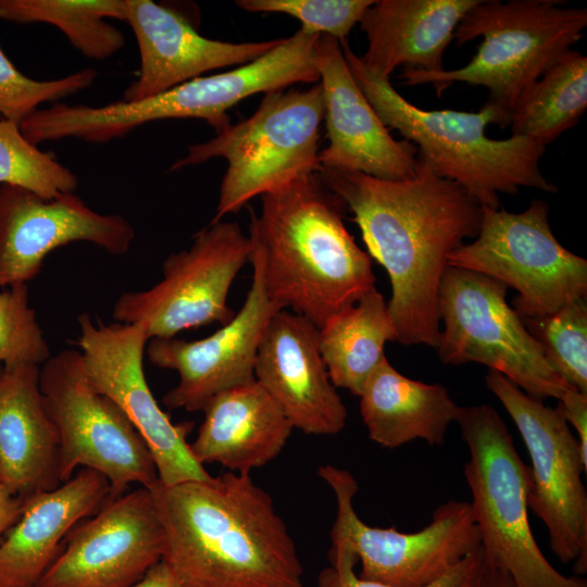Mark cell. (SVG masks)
Here are the masks:
<instances>
[{"label":"cell","instance_id":"6da1fadb","mask_svg":"<svg viewBox=\"0 0 587 587\" xmlns=\"http://www.w3.org/2000/svg\"><path fill=\"white\" fill-rule=\"evenodd\" d=\"M316 174L352 212L369 255L388 274L396 341L437 348L448 257L477 236L483 205L419 159L415 175L403 180L325 167Z\"/></svg>","mask_w":587,"mask_h":587},{"label":"cell","instance_id":"7a4b0ae2","mask_svg":"<svg viewBox=\"0 0 587 587\" xmlns=\"http://www.w3.org/2000/svg\"><path fill=\"white\" fill-rule=\"evenodd\" d=\"M164 533L162 560L180 587H304L296 544L250 474L149 488Z\"/></svg>","mask_w":587,"mask_h":587},{"label":"cell","instance_id":"3957f363","mask_svg":"<svg viewBox=\"0 0 587 587\" xmlns=\"http://www.w3.org/2000/svg\"><path fill=\"white\" fill-rule=\"evenodd\" d=\"M251 253L268 298L319 328L375 287L372 260L344 223L346 204L316 173L261 196Z\"/></svg>","mask_w":587,"mask_h":587},{"label":"cell","instance_id":"277c9868","mask_svg":"<svg viewBox=\"0 0 587 587\" xmlns=\"http://www.w3.org/2000/svg\"><path fill=\"white\" fill-rule=\"evenodd\" d=\"M339 42L352 76L382 122L413 143L416 158L435 174L462 186L482 205L496 209L499 193L516 195L520 187L558 191L539 166L546 147L522 136L487 137L489 124L509 126L502 111L487 102L478 112L417 108L389 79L370 70L347 39Z\"/></svg>","mask_w":587,"mask_h":587},{"label":"cell","instance_id":"5b68a950","mask_svg":"<svg viewBox=\"0 0 587 587\" xmlns=\"http://www.w3.org/2000/svg\"><path fill=\"white\" fill-rule=\"evenodd\" d=\"M558 0H479L458 24L452 39L462 46L483 37L477 52L457 70L424 72L404 67L405 85H432L440 96L454 83L488 89L487 103L510 118L524 92L575 42L587 26L585 8Z\"/></svg>","mask_w":587,"mask_h":587},{"label":"cell","instance_id":"8992f818","mask_svg":"<svg viewBox=\"0 0 587 587\" xmlns=\"http://www.w3.org/2000/svg\"><path fill=\"white\" fill-rule=\"evenodd\" d=\"M455 423L469 450L464 477L486 563L516 587H587L547 560L533 535L527 505L529 469L499 413L489 404L460 407Z\"/></svg>","mask_w":587,"mask_h":587},{"label":"cell","instance_id":"52a82bcc","mask_svg":"<svg viewBox=\"0 0 587 587\" xmlns=\"http://www.w3.org/2000/svg\"><path fill=\"white\" fill-rule=\"evenodd\" d=\"M324 115L320 83L309 89L270 91L250 117L189 146L171 171L224 158L228 165L212 222L221 221L254 197L316 173Z\"/></svg>","mask_w":587,"mask_h":587},{"label":"cell","instance_id":"ba28073f","mask_svg":"<svg viewBox=\"0 0 587 587\" xmlns=\"http://www.w3.org/2000/svg\"><path fill=\"white\" fill-rule=\"evenodd\" d=\"M319 36L300 27L264 55L232 71L200 76L137 101L84 105L77 114L79 133L87 142L104 143L150 122L199 118L218 134L230 126L227 111L245 98L297 83H317Z\"/></svg>","mask_w":587,"mask_h":587},{"label":"cell","instance_id":"9c48e42d","mask_svg":"<svg viewBox=\"0 0 587 587\" xmlns=\"http://www.w3.org/2000/svg\"><path fill=\"white\" fill-rule=\"evenodd\" d=\"M40 390L59 436L61 483L76 467L95 470L111 486L110 499L133 484L158 480L153 457L123 410L90 384L80 351L62 350L40 365Z\"/></svg>","mask_w":587,"mask_h":587},{"label":"cell","instance_id":"30bf717a","mask_svg":"<svg viewBox=\"0 0 587 587\" xmlns=\"http://www.w3.org/2000/svg\"><path fill=\"white\" fill-rule=\"evenodd\" d=\"M448 266L473 271L514 288L521 319L557 312L586 298L587 261L564 248L549 223V204L534 199L522 212L483 205L477 236L448 257Z\"/></svg>","mask_w":587,"mask_h":587},{"label":"cell","instance_id":"8fae6325","mask_svg":"<svg viewBox=\"0 0 587 587\" xmlns=\"http://www.w3.org/2000/svg\"><path fill=\"white\" fill-rule=\"evenodd\" d=\"M508 287L489 276L448 266L439 287L444 323L437 352L445 364L476 362L537 399H560L570 387L505 299Z\"/></svg>","mask_w":587,"mask_h":587},{"label":"cell","instance_id":"7c38bea8","mask_svg":"<svg viewBox=\"0 0 587 587\" xmlns=\"http://www.w3.org/2000/svg\"><path fill=\"white\" fill-rule=\"evenodd\" d=\"M487 388L514 422L530 466L527 505L545 524L552 552L577 575L587 572V491L582 453L559 407L546 405L502 374L489 370Z\"/></svg>","mask_w":587,"mask_h":587},{"label":"cell","instance_id":"4fadbf2b","mask_svg":"<svg viewBox=\"0 0 587 587\" xmlns=\"http://www.w3.org/2000/svg\"><path fill=\"white\" fill-rule=\"evenodd\" d=\"M317 473L336 500L332 544H342L354 553L361 563L358 575L362 579L423 587L442 577L480 546L469 501L441 503L427 526L401 533L394 527L370 526L360 519L353 505L359 486L348 470L326 464Z\"/></svg>","mask_w":587,"mask_h":587},{"label":"cell","instance_id":"5bb4252c","mask_svg":"<svg viewBox=\"0 0 587 587\" xmlns=\"http://www.w3.org/2000/svg\"><path fill=\"white\" fill-rule=\"evenodd\" d=\"M249 237L236 222H211L188 249L170 254L163 278L149 289L122 294L113 305L115 322L143 323L147 336L172 338L183 330L229 322V289L249 262Z\"/></svg>","mask_w":587,"mask_h":587},{"label":"cell","instance_id":"9a60e30c","mask_svg":"<svg viewBox=\"0 0 587 587\" xmlns=\"http://www.w3.org/2000/svg\"><path fill=\"white\" fill-rule=\"evenodd\" d=\"M76 344L92 387L111 398L145 439L164 486L211 475L190 450L193 422L173 423L147 383L143 355L149 338L143 323H96L88 313L77 317Z\"/></svg>","mask_w":587,"mask_h":587},{"label":"cell","instance_id":"2e32d148","mask_svg":"<svg viewBox=\"0 0 587 587\" xmlns=\"http://www.w3.org/2000/svg\"><path fill=\"white\" fill-rule=\"evenodd\" d=\"M163 547L152 495L138 487L76 524L36 587H132L162 560Z\"/></svg>","mask_w":587,"mask_h":587},{"label":"cell","instance_id":"e0dca14e","mask_svg":"<svg viewBox=\"0 0 587 587\" xmlns=\"http://www.w3.org/2000/svg\"><path fill=\"white\" fill-rule=\"evenodd\" d=\"M252 282L233 319L205 338H152L147 344L151 364L175 371L178 383L163 397L168 409L202 411L217 394L254 380V362L262 335L283 308L266 295L261 265L251 253Z\"/></svg>","mask_w":587,"mask_h":587},{"label":"cell","instance_id":"ac0fdd59","mask_svg":"<svg viewBox=\"0 0 587 587\" xmlns=\"http://www.w3.org/2000/svg\"><path fill=\"white\" fill-rule=\"evenodd\" d=\"M134 239L135 229L125 217L99 213L74 192L43 199L0 186V288L27 284L59 247L86 241L120 255Z\"/></svg>","mask_w":587,"mask_h":587},{"label":"cell","instance_id":"d6986e66","mask_svg":"<svg viewBox=\"0 0 587 587\" xmlns=\"http://www.w3.org/2000/svg\"><path fill=\"white\" fill-rule=\"evenodd\" d=\"M316 68L329 141L319 153V167L360 172L387 180L412 178L417 164L416 147L389 134L352 76L338 39L320 34Z\"/></svg>","mask_w":587,"mask_h":587},{"label":"cell","instance_id":"ffe728a7","mask_svg":"<svg viewBox=\"0 0 587 587\" xmlns=\"http://www.w3.org/2000/svg\"><path fill=\"white\" fill-rule=\"evenodd\" d=\"M254 379L279 405L294 428L307 435H336L347 409L333 385L319 347V327L287 309L262 335Z\"/></svg>","mask_w":587,"mask_h":587},{"label":"cell","instance_id":"44dd1931","mask_svg":"<svg viewBox=\"0 0 587 587\" xmlns=\"http://www.w3.org/2000/svg\"><path fill=\"white\" fill-rule=\"evenodd\" d=\"M124 21L136 38L140 67L123 101L146 99L202 74L243 65L264 55L282 39L228 42L207 38L182 14L151 0H124Z\"/></svg>","mask_w":587,"mask_h":587},{"label":"cell","instance_id":"7402d4cb","mask_svg":"<svg viewBox=\"0 0 587 587\" xmlns=\"http://www.w3.org/2000/svg\"><path fill=\"white\" fill-rule=\"evenodd\" d=\"M110 496L108 478L82 467L59 487L26 500L0 542V587H36L72 528L96 514Z\"/></svg>","mask_w":587,"mask_h":587},{"label":"cell","instance_id":"603a6c76","mask_svg":"<svg viewBox=\"0 0 587 587\" xmlns=\"http://www.w3.org/2000/svg\"><path fill=\"white\" fill-rule=\"evenodd\" d=\"M39 377L40 365L32 363L0 372V478L24 500L62 484L59 436Z\"/></svg>","mask_w":587,"mask_h":587},{"label":"cell","instance_id":"cb8c5ba5","mask_svg":"<svg viewBox=\"0 0 587 587\" xmlns=\"http://www.w3.org/2000/svg\"><path fill=\"white\" fill-rule=\"evenodd\" d=\"M190 444L195 459L250 474L273 461L294 429L275 400L254 380L214 396Z\"/></svg>","mask_w":587,"mask_h":587},{"label":"cell","instance_id":"d4e9b609","mask_svg":"<svg viewBox=\"0 0 587 587\" xmlns=\"http://www.w3.org/2000/svg\"><path fill=\"white\" fill-rule=\"evenodd\" d=\"M479 0H378L360 26L367 49L360 57L374 73L389 79L400 65L444 71V54L453 33Z\"/></svg>","mask_w":587,"mask_h":587},{"label":"cell","instance_id":"484cf974","mask_svg":"<svg viewBox=\"0 0 587 587\" xmlns=\"http://www.w3.org/2000/svg\"><path fill=\"white\" fill-rule=\"evenodd\" d=\"M359 397L370 439L389 449L416 439L430 446L444 445L460 410L441 384L409 378L387 358L371 374Z\"/></svg>","mask_w":587,"mask_h":587},{"label":"cell","instance_id":"4316f807","mask_svg":"<svg viewBox=\"0 0 587 587\" xmlns=\"http://www.w3.org/2000/svg\"><path fill=\"white\" fill-rule=\"evenodd\" d=\"M396 340L387 302L376 287L319 328V347L333 385L358 397L386 358L385 344Z\"/></svg>","mask_w":587,"mask_h":587},{"label":"cell","instance_id":"83f0119b","mask_svg":"<svg viewBox=\"0 0 587 587\" xmlns=\"http://www.w3.org/2000/svg\"><path fill=\"white\" fill-rule=\"evenodd\" d=\"M587 108V57L570 49L517 100L510 114L512 136L547 147L574 127Z\"/></svg>","mask_w":587,"mask_h":587},{"label":"cell","instance_id":"f1b7e54d","mask_svg":"<svg viewBox=\"0 0 587 587\" xmlns=\"http://www.w3.org/2000/svg\"><path fill=\"white\" fill-rule=\"evenodd\" d=\"M124 0H0V18L52 25L85 57L104 60L125 45L123 33L107 22L124 21Z\"/></svg>","mask_w":587,"mask_h":587},{"label":"cell","instance_id":"f546056e","mask_svg":"<svg viewBox=\"0 0 587 587\" xmlns=\"http://www.w3.org/2000/svg\"><path fill=\"white\" fill-rule=\"evenodd\" d=\"M0 184L53 199L74 192L78 178L53 154L27 140L18 123L0 118Z\"/></svg>","mask_w":587,"mask_h":587},{"label":"cell","instance_id":"4dcf8cb0","mask_svg":"<svg viewBox=\"0 0 587 587\" xmlns=\"http://www.w3.org/2000/svg\"><path fill=\"white\" fill-rule=\"evenodd\" d=\"M550 366L572 388L587 394V302L573 300L557 312L522 319Z\"/></svg>","mask_w":587,"mask_h":587},{"label":"cell","instance_id":"1f68e13d","mask_svg":"<svg viewBox=\"0 0 587 587\" xmlns=\"http://www.w3.org/2000/svg\"><path fill=\"white\" fill-rule=\"evenodd\" d=\"M97 75L87 67L61 78L36 80L20 72L0 47V118L21 124L41 104L60 102L88 88Z\"/></svg>","mask_w":587,"mask_h":587},{"label":"cell","instance_id":"d6a6232c","mask_svg":"<svg viewBox=\"0 0 587 587\" xmlns=\"http://www.w3.org/2000/svg\"><path fill=\"white\" fill-rule=\"evenodd\" d=\"M50 347L29 305L28 285L0 288V372L20 363L42 365Z\"/></svg>","mask_w":587,"mask_h":587},{"label":"cell","instance_id":"836d02e7","mask_svg":"<svg viewBox=\"0 0 587 587\" xmlns=\"http://www.w3.org/2000/svg\"><path fill=\"white\" fill-rule=\"evenodd\" d=\"M373 0H238L249 12L283 13L301 22V27L338 40L347 39Z\"/></svg>","mask_w":587,"mask_h":587},{"label":"cell","instance_id":"e575fe53","mask_svg":"<svg viewBox=\"0 0 587 587\" xmlns=\"http://www.w3.org/2000/svg\"><path fill=\"white\" fill-rule=\"evenodd\" d=\"M330 564L317 576V587H396L362 579L354 572L357 558L342 544H332ZM486 567L483 548L462 560L457 566L436 582L423 587H479Z\"/></svg>","mask_w":587,"mask_h":587},{"label":"cell","instance_id":"d590c367","mask_svg":"<svg viewBox=\"0 0 587 587\" xmlns=\"http://www.w3.org/2000/svg\"><path fill=\"white\" fill-rule=\"evenodd\" d=\"M558 407L567 424L574 427L582 453L587 458V394L569 387Z\"/></svg>","mask_w":587,"mask_h":587},{"label":"cell","instance_id":"8d00e7d4","mask_svg":"<svg viewBox=\"0 0 587 587\" xmlns=\"http://www.w3.org/2000/svg\"><path fill=\"white\" fill-rule=\"evenodd\" d=\"M25 503L0 478V538L18 521Z\"/></svg>","mask_w":587,"mask_h":587},{"label":"cell","instance_id":"74e56055","mask_svg":"<svg viewBox=\"0 0 587 587\" xmlns=\"http://www.w3.org/2000/svg\"><path fill=\"white\" fill-rule=\"evenodd\" d=\"M132 587H180L177 579L167 567L160 561L148 573Z\"/></svg>","mask_w":587,"mask_h":587},{"label":"cell","instance_id":"f35d334b","mask_svg":"<svg viewBox=\"0 0 587 587\" xmlns=\"http://www.w3.org/2000/svg\"><path fill=\"white\" fill-rule=\"evenodd\" d=\"M479 587H516L510 575L486 563Z\"/></svg>","mask_w":587,"mask_h":587}]
</instances>
